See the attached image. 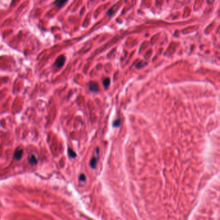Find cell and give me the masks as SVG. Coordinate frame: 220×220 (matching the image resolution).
Here are the masks:
<instances>
[{
	"label": "cell",
	"mask_w": 220,
	"mask_h": 220,
	"mask_svg": "<svg viewBox=\"0 0 220 220\" xmlns=\"http://www.w3.org/2000/svg\"><path fill=\"white\" fill-rule=\"evenodd\" d=\"M66 2H67L66 1H56L54 2V4L56 5V6L58 7H63V5H64L65 3H66Z\"/></svg>",
	"instance_id": "5b68a950"
},
{
	"label": "cell",
	"mask_w": 220,
	"mask_h": 220,
	"mask_svg": "<svg viewBox=\"0 0 220 220\" xmlns=\"http://www.w3.org/2000/svg\"><path fill=\"white\" fill-rule=\"evenodd\" d=\"M96 162H97V157L95 156V157H94L90 161V166L92 167L93 168H94L95 167H96Z\"/></svg>",
	"instance_id": "8992f818"
},
{
	"label": "cell",
	"mask_w": 220,
	"mask_h": 220,
	"mask_svg": "<svg viewBox=\"0 0 220 220\" xmlns=\"http://www.w3.org/2000/svg\"><path fill=\"white\" fill-rule=\"evenodd\" d=\"M28 162L32 165H36V164H37V157H36L34 154H31V155L29 156V158H28Z\"/></svg>",
	"instance_id": "3957f363"
},
{
	"label": "cell",
	"mask_w": 220,
	"mask_h": 220,
	"mask_svg": "<svg viewBox=\"0 0 220 220\" xmlns=\"http://www.w3.org/2000/svg\"><path fill=\"white\" fill-rule=\"evenodd\" d=\"M68 153H69V156L71 157H76V155L75 152H74L72 150H71L70 149H69V150H68Z\"/></svg>",
	"instance_id": "9c48e42d"
},
{
	"label": "cell",
	"mask_w": 220,
	"mask_h": 220,
	"mask_svg": "<svg viewBox=\"0 0 220 220\" xmlns=\"http://www.w3.org/2000/svg\"><path fill=\"white\" fill-rule=\"evenodd\" d=\"M89 89L92 92H97L98 90V85L95 82H90L89 83Z\"/></svg>",
	"instance_id": "277c9868"
},
{
	"label": "cell",
	"mask_w": 220,
	"mask_h": 220,
	"mask_svg": "<svg viewBox=\"0 0 220 220\" xmlns=\"http://www.w3.org/2000/svg\"><path fill=\"white\" fill-rule=\"evenodd\" d=\"M80 180L81 181H85V176L84 174H81L80 177Z\"/></svg>",
	"instance_id": "30bf717a"
},
{
	"label": "cell",
	"mask_w": 220,
	"mask_h": 220,
	"mask_svg": "<svg viewBox=\"0 0 220 220\" xmlns=\"http://www.w3.org/2000/svg\"><path fill=\"white\" fill-rule=\"evenodd\" d=\"M110 83H111V80H110L109 78H107L106 79H105L103 80V85L105 87L108 88L110 85Z\"/></svg>",
	"instance_id": "52a82bcc"
},
{
	"label": "cell",
	"mask_w": 220,
	"mask_h": 220,
	"mask_svg": "<svg viewBox=\"0 0 220 220\" xmlns=\"http://www.w3.org/2000/svg\"><path fill=\"white\" fill-rule=\"evenodd\" d=\"M65 57L64 56H60L56 59L55 62V66L57 68H62L65 64Z\"/></svg>",
	"instance_id": "6da1fadb"
},
{
	"label": "cell",
	"mask_w": 220,
	"mask_h": 220,
	"mask_svg": "<svg viewBox=\"0 0 220 220\" xmlns=\"http://www.w3.org/2000/svg\"><path fill=\"white\" fill-rule=\"evenodd\" d=\"M23 154V149H21V148H17V149H16V150H15L14 157V158L16 159V160H21V157H22Z\"/></svg>",
	"instance_id": "7a4b0ae2"
},
{
	"label": "cell",
	"mask_w": 220,
	"mask_h": 220,
	"mask_svg": "<svg viewBox=\"0 0 220 220\" xmlns=\"http://www.w3.org/2000/svg\"><path fill=\"white\" fill-rule=\"evenodd\" d=\"M121 119H117V120L114 121L113 126L115 127H118L121 125Z\"/></svg>",
	"instance_id": "ba28073f"
}]
</instances>
